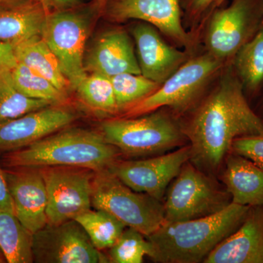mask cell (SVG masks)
Returning <instances> with one entry per match:
<instances>
[{
    "label": "cell",
    "instance_id": "d4e9b609",
    "mask_svg": "<svg viewBox=\"0 0 263 263\" xmlns=\"http://www.w3.org/2000/svg\"><path fill=\"white\" fill-rule=\"evenodd\" d=\"M83 103L95 111L118 116L113 85L110 78L100 73H89L76 88Z\"/></svg>",
    "mask_w": 263,
    "mask_h": 263
},
{
    "label": "cell",
    "instance_id": "d6a6232c",
    "mask_svg": "<svg viewBox=\"0 0 263 263\" xmlns=\"http://www.w3.org/2000/svg\"><path fill=\"white\" fill-rule=\"evenodd\" d=\"M0 211H5L15 214L14 205L10 195L5 171L0 166Z\"/></svg>",
    "mask_w": 263,
    "mask_h": 263
},
{
    "label": "cell",
    "instance_id": "e0dca14e",
    "mask_svg": "<svg viewBox=\"0 0 263 263\" xmlns=\"http://www.w3.org/2000/svg\"><path fill=\"white\" fill-rule=\"evenodd\" d=\"M86 73L113 77L121 73L141 75L131 37L124 29L114 28L100 34L85 54Z\"/></svg>",
    "mask_w": 263,
    "mask_h": 263
},
{
    "label": "cell",
    "instance_id": "d590c367",
    "mask_svg": "<svg viewBox=\"0 0 263 263\" xmlns=\"http://www.w3.org/2000/svg\"><path fill=\"white\" fill-rule=\"evenodd\" d=\"M97 1H98V3H100V4L105 8V5L107 4V3H108L109 0H97Z\"/></svg>",
    "mask_w": 263,
    "mask_h": 263
},
{
    "label": "cell",
    "instance_id": "2e32d148",
    "mask_svg": "<svg viewBox=\"0 0 263 263\" xmlns=\"http://www.w3.org/2000/svg\"><path fill=\"white\" fill-rule=\"evenodd\" d=\"M4 171L15 215L31 233L48 224L47 192L41 167H14Z\"/></svg>",
    "mask_w": 263,
    "mask_h": 263
},
{
    "label": "cell",
    "instance_id": "4316f807",
    "mask_svg": "<svg viewBox=\"0 0 263 263\" xmlns=\"http://www.w3.org/2000/svg\"><path fill=\"white\" fill-rule=\"evenodd\" d=\"M51 105H54L45 100L29 98L21 92L13 83L11 71L0 75V123Z\"/></svg>",
    "mask_w": 263,
    "mask_h": 263
},
{
    "label": "cell",
    "instance_id": "6da1fadb",
    "mask_svg": "<svg viewBox=\"0 0 263 263\" xmlns=\"http://www.w3.org/2000/svg\"><path fill=\"white\" fill-rule=\"evenodd\" d=\"M181 123L197 168L215 172L242 137L263 136V123L251 106L231 62L227 64Z\"/></svg>",
    "mask_w": 263,
    "mask_h": 263
},
{
    "label": "cell",
    "instance_id": "52a82bcc",
    "mask_svg": "<svg viewBox=\"0 0 263 263\" xmlns=\"http://www.w3.org/2000/svg\"><path fill=\"white\" fill-rule=\"evenodd\" d=\"M263 24V0H232L212 12L202 28L204 51L231 62L235 53L252 39Z\"/></svg>",
    "mask_w": 263,
    "mask_h": 263
},
{
    "label": "cell",
    "instance_id": "1f68e13d",
    "mask_svg": "<svg viewBox=\"0 0 263 263\" xmlns=\"http://www.w3.org/2000/svg\"><path fill=\"white\" fill-rule=\"evenodd\" d=\"M17 62L13 45L0 42V75L13 70Z\"/></svg>",
    "mask_w": 263,
    "mask_h": 263
},
{
    "label": "cell",
    "instance_id": "484cf974",
    "mask_svg": "<svg viewBox=\"0 0 263 263\" xmlns=\"http://www.w3.org/2000/svg\"><path fill=\"white\" fill-rule=\"evenodd\" d=\"M11 76L15 87L29 98L45 100L54 105H64L67 101L68 94L24 64L17 62Z\"/></svg>",
    "mask_w": 263,
    "mask_h": 263
},
{
    "label": "cell",
    "instance_id": "277c9868",
    "mask_svg": "<svg viewBox=\"0 0 263 263\" xmlns=\"http://www.w3.org/2000/svg\"><path fill=\"white\" fill-rule=\"evenodd\" d=\"M177 117L167 108L136 117H117L103 122L101 133L128 157L163 155L187 141Z\"/></svg>",
    "mask_w": 263,
    "mask_h": 263
},
{
    "label": "cell",
    "instance_id": "836d02e7",
    "mask_svg": "<svg viewBox=\"0 0 263 263\" xmlns=\"http://www.w3.org/2000/svg\"><path fill=\"white\" fill-rule=\"evenodd\" d=\"M48 12L72 9L82 5V0H38Z\"/></svg>",
    "mask_w": 263,
    "mask_h": 263
},
{
    "label": "cell",
    "instance_id": "3957f363",
    "mask_svg": "<svg viewBox=\"0 0 263 263\" xmlns=\"http://www.w3.org/2000/svg\"><path fill=\"white\" fill-rule=\"evenodd\" d=\"M120 155L101 133L65 127L30 146L10 152L5 162L13 168L68 166L98 172L110 168Z\"/></svg>",
    "mask_w": 263,
    "mask_h": 263
},
{
    "label": "cell",
    "instance_id": "e575fe53",
    "mask_svg": "<svg viewBox=\"0 0 263 263\" xmlns=\"http://www.w3.org/2000/svg\"><path fill=\"white\" fill-rule=\"evenodd\" d=\"M259 101L257 104V108L254 109V111L257 114V117L260 119L263 123V94L259 97Z\"/></svg>",
    "mask_w": 263,
    "mask_h": 263
},
{
    "label": "cell",
    "instance_id": "9c48e42d",
    "mask_svg": "<svg viewBox=\"0 0 263 263\" xmlns=\"http://www.w3.org/2000/svg\"><path fill=\"white\" fill-rule=\"evenodd\" d=\"M81 7L48 12L41 34L73 90L87 76L84 61L90 18Z\"/></svg>",
    "mask_w": 263,
    "mask_h": 263
},
{
    "label": "cell",
    "instance_id": "5bb4252c",
    "mask_svg": "<svg viewBox=\"0 0 263 263\" xmlns=\"http://www.w3.org/2000/svg\"><path fill=\"white\" fill-rule=\"evenodd\" d=\"M76 114L64 105H51L0 123V151L13 152L30 146L75 122Z\"/></svg>",
    "mask_w": 263,
    "mask_h": 263
},
{
    "label": "cell",
    "instance_id": "f546056e",
    "mask_svg": "<svg viewBox=\"0 0 263 263\" xmlns=\"http://www.w3.org/2000/svg\"><path fill=\"white\" fill-rule=\"evenodd\" d=\"M224 0H180L185 29L197 43L208 17L214 9L221 6Z\"/></svg>",
    "mask_w": 263,
    "mask_h": 263
},
{
    "label": "cell",
    "instance_id": "603a6c76",
    "mask_svg": "<svg viewBox=\"0 0 263 263\" xmlns=\"http://www.w3.org/2000/svg\"><path fill=\"white\" fill-rule=\"evenodd\" d=\"M32 233L13 213L0 211V249L8 263H32Z\"/></svg>",
    "mask_w": 263,
    "mask_h": 263
},
{
    "label": "cell",
    "instance_id": "30bf717a",
    "mask_svg": "<svg viewBox=\"0 0 263 263\" xmlns=\"http://www.w3.org/2000/svg\"><path fill=\"white\" fill-rule=\"evenodd\" d=\"M41 168L47 192L48 224H62L91 209L95 171L68 166Z\"/></svg>",
    "mask_w": 263,
    "mask_h": 263
},
{
    "label": "cell",
    "instance_id": "ac0fdd59",
    "mask_svg": "<svg viewBox=\"0 0 263 263\" xmlns=\"http://www.w3.org/2000/svg\"><path fill=\"white\" fill-rule=\"evenodd\" d=\"M205 263H263V205L251 206L239 228L204 259Z\"/></svg>",
    "mask_w": 263,
    "mask_h": 263
},
{
    "label": "cell",
    "instance_id": "ba28073f",
    "mask_svg": "<svg viewBox=\"0 0 263 263\" xmlns=\"http://www.w3.org/2000/svg\"><path fill=\"white\" fill-rule=\"evenodd\" d=\"M230 202L227 190L222 191L209 176L187 162L167 190L164 221H187L212 215Z\"/></svg>",
    "mask_w": 263,
    "mask_h": 263
},
{
    "label": "cell",
    "instance_id": "83f0119b",
    "mask_svg": "<svg viewBox=\"0 0 263 263\" xmlns=\"http://www.w3.org/2000/svg\"><path fill=\"white\" fill-rule=\"evenodd\" d=\"M110 80L117 102L118 116L153 94L161 86L141 74L121 73L110 78Z\"/></svg>",
    "mask_w": 263,
    "mask_h": 263
},
{
    "label": "cell",
    "instance_id": "5b68a950",
    "mask_svg": "<svg viewBox=\"0 0 263 263\" xmlns=\"http://www.w3.org/2000/svg\"><path fill=\"white\" fill-rule=\"evenodd\" d=\"M227 64L206 51L195 53L153 94L118 117H136L162 108H169L178 117L187 113L200 101Z\"/></svg>",
    "mask_w": 263,
    "mask_h": 263
},
{
    "label": "cell",
    "instance_id": "8992f818",
    "mask_svg": "<svg viewBox=\"0 0 263 263\" xmlns=\"http://www.w3.org/2000/svg\"><path fill=\"white\" fill-rule=\"evenodd\" d=\"M91 205L112 214L127 228L138 230L146 237L164 221L160 201L132 190L109 168L95 172Z\"/></svg>",
    "mask_w": 263,
    "mask_h": 263
},
{
    "label": "cell",
    "instance_id": "4dcf8cb0",
    "mask_svg": "<svg viewBox=\"0 0 263 263\" xmlns=\"http://www.w3.org/2000/svg\"><path fill=\"white\" fill-rule=\"evenodd\" d=\"M231 152L243 156L263 168V136L237 138L233 142Z\"/></svg>",
    "mask_w": 263,
    "mask_h": 263
},
{
    "label": "cell",
    "instance_id": "8fae6325",
    "mask_svg": "<svg viewBox=\"0 0 263 263\" xmlns=\"http://www.w3.org/2000/svg\"><path fill=\"white\" fill-rule=\"evenodd\" d=\"M105 13L111 22L135 19L152 24L176 46L196 53L198 43L183 27L180 0H109Z\"/></svg>",
    "mask_w": 263,
    "mask_h": 263
},
{
    "label": "cell",
    "instance_id": "f1b7e54d",
    "mask_svg": "<svg viewBox=\"0 0 263 263\" xmlns=\"http://www.w3.org/2000/svg\"><path fill=\"white\" fill-rule=\"evenodd\" d=\"M145 256L154 260L155 249L148 238L138 230L126 228L117 243L109 249L108 259L114 263H141Z\"/></svg>",
    "mask_w": 263,
    "mask_h": 263
},
{
    "label": "cell",
    "instance_id": "d6986e66",
    "mask_svg": "<svg viewBox=\"0 0 263 263\" xmlns=\"http://www.w3.org/2000/svg\"><path fill=\"white\" fill-rule=\"evenodd\" d=\"M48 11L38 0L0 3V42L15 45L41 35Z\"/></svg>",
    "mask_w": 263,
    "mask_h": 263
},
{
    "label": "cell",
    "instance_id": "74e56055",
    "mask_svg": "<svg viewBox=\"0 0 263 263\" xmlns=\"http://www.w3.org/2000/svg\"><path fill=\"white\" fill-rule=\"evenodd\" d=\"M9 1V0H0V3H3V2Z\"/></svg>",
    "mask_w": 263,
    "mask_h": 263
},
{
    "label": "cell",
    "instance_id": "ffe728a7",
    "mask_svg": "<svg viewBox=\"0 0 263 263\" xmlns=\"http://www.w3.org/2000/svg\"><path fill=\"white\" fill-rule=\"evenodd\" d=\"M223 182L233 203L263 205V168L243 156L230 152L224 160Z\"/></svg>",
    "mask_w": 263,
    "mask_h": 263
},
{
    "label": "cell",
    "instance_id": "9a60e30c",
    "mask_svg": "<svg viewBox=\"0 0 263 263\" xmlns=\"http://www.w3.org/2000/svg\"><path fill=\"white\" fill-rule=\"evenodd\" d=\"M130 32L141 75L158 84H163L194 54L168 44L160 31L146 22L135 24Z\"/></svg>",
    "mask_w": 263,
    "mask_h": 263
},
{
    "label": "cell",
    "instance_id": "7a4b0ae2",
    "mask_svg": "<svg viewBox=\"0 0 263 263\" xmlns=\"http://www.w3.org/2000/svg\"><path fill=\"white\" fill-rule=\"evenodd\" d=\"M250 206L230 202L212 215L192 220L164 221L146 238L155 249V261L168 263L202 262L245 221Z\"/></svg>",
    "mask_w": 263,
    "mask_h": 263
},
{
    "label": "cell",
    "instance_id": "7402d4cb",
    "mask_svg": "<svg viewBox=\"0 0 263 263\" xmlns=\"http://www.w3.org/2000/svg\"><path fill=\"white\" fill-rule=\"evenodd\" d=\"M232 66L249 103L263 94V24L255 36L237 51Z\"/></svg>",
    "mask_w": 263,
    "mask_h": 263
},
{
    "label": "cell",
    "instance_id": "44dd1931",
    "mask_svg": "<svg viewBox=\"0 0 263 263\" xmlns=\"http://www.w3.org/2000/svg\"><path fill=\"white\" fill-rule=\"evenodd\" d=\"M13 48L17 62L36 71L64 92L69 95L73 90L54 53L41 35L25 40Z\"/></svg>",
    "mask_w": 263,
    "mask_h": 263
},
{
    "label": "cell",
    "instance_id": "8d00e7d4",
    "mask_svg": "<svg viewBox=\"0 0 263 263\" xmlns=\"http://www.w3.org/2000/svg\"><path fill=\"white\" fill-rule=\"evenodd\" d=\"M5 260V258L4 257V254H3V252H2L1 249H0V262H4Z\"/></svg>",
    "mask_w": 263,
    "mask_h": 263
},
{
    "label": "cell",
    "instance_id": "cb8c5ba5",
    "mask_svg": "<svg viewBox=\"0 0 263 263\" xmlns=\"http://www.w3.org/2000/svg\"><path fill=\"white\" fill-rule=\"evenodd\" d=\"M95 248L102 251L113 247L127 227L117 217L101 209H91L76 216Z\"/></svg>",
    "mask_w": 263,
    "mask_h": 263
},
{
    "label": "cell",
    "instance_id": "7c38bea8",
    "mask_svg": "<svg viewBox=\"0 0 263 263\" xmlns=\"http://www.w3.org/2000/svg\"><path fill=\"white\" fill-rule=\"evenodd\" d=\"M33 262L37 263H108V257L95 248L75 219L47 224L32 235Z\"/></svg>",
    "mask_w": 263,
    "mask_h": 263
},
{
    "label": "cell",
    "instance_id": "4fadbf2b",
    "mask_svg": "<svg viewBox=\"0 0 263 263\" xmlns=\"http://www.w3.org/2000/svg\"><path fill=\"white\" fill-rule=\"evenodd\" d=\"M190 157L191 148L188 145L146 160H117L109 169L132 190L161 202L170 183Z\"/></svg>",
    "mask_w": 263,
    "mask_h": 263
}]
</instances>
